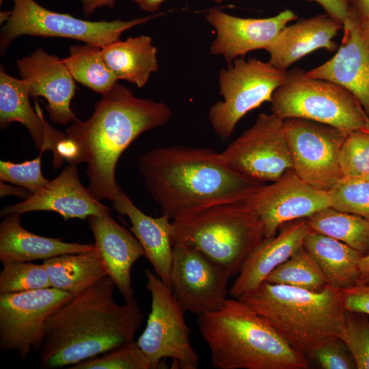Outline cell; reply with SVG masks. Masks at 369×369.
<instances>
[{"label":"cell","instance_id":"5b68a950","mask_svg":"<svg viewBox=\"0 0 369 369\" xmlns=\"http://www.w3.org/2000/svg\"><path fill=\"white\" fill-rule=\"evenodd\" d=\"M239 299L308 358L324 343L340 339L345 322L341 291L329 285L311 291L264 282Z\"/></svg>","mask_w":369,"mask_h":369},{"label":"cell","instance_id":"b9f144b4","mask_svg":"<svg viewBox=\"0 0 369 369\" xmlns=\"http://www.w3.org/2000/svg\"><path fill=\"white\" fill-rule=\"evenodd\" d=\"M83 3V11L86 17L90 16L96 9L108 6L110 8L114 7L115 0H81Z\"/></svg>","mask_w":369,"mask_h":369},{"label":"cell","instance_id":"7402d4cb","mask_svg":"<svg viewBox=\"0 0 369 369\" xmlns=\"http://www.w3.org/2000/svg\"><path fill=\"white\" fill-rule=\"evenodd\" d=\"M343 24L327 14L298 20L286 26L265 49L269 62L276 68L287 70L295 62L319 49L328 52L338 49L333 40Z\"/></svg>","mask_w":369,"mask_h":369},{"label":"cell","instance_id":"277c9868","mask_svg":"<svg viewBox=\"0 0 369 369\" xmlns=\"http://www.w3.org/2000/svg\"><path fill=\"white\" fill-rule=\"evenodd\" d=\"M197 327L217 369H307L308 358L249 305L227 299L217 310L198 316Z\"/></svg>","mask_w":369,"mask_h":369},{"label":"cell","instance_id":"4fadbf2b","mask_svg":"<svg viewBox=\"0 0 369 369\" xmlns=\"http://www.w3.org/2000/svg\"><path fill=\"white\" fill-rule=\"evenodd\" d=\"M73 295L53 287L0 295V348L22 361L39 351L46 320Z\"/></svg>","mask_w":369,"mask_h":369},{"label":"cell","instance_id":"484cf974","mask_svg":"<svg viewBox=\"0 0 369 369\" xmlns=\"http://www.w3.org/2000/svg\"><path fill=\"white\" fill-rule=\"evenodd\" d=\"M105 64L119 79L144 87L158 68L157 49L146 35L118 40L101 48Z\"/></svg>","mask_w":369,"mask_h":369},{"label":"cell","instance_id":"3957f363","mask_svg":"<svg viewBox=\"0 0 369 369\" xmlns=\"http://www.w3.org/2000/svg\"><path fill=\"white\" fill-rule=\"evenodd\" d=\"M146 188L163 215L174 220L210 206L240 199L262 184L230 168L220 152L202 147H159L138 159Z\"/></svg>","mask_w":369,"mask_h":369},{"label":"cell","instance_id":"f35d334b","mask_svg":"<svg viewBox=\"0 0 369 369\" xmlns=\"http://www.w3.org/2000/svg\"><path fill=\"white\" fill-rule=\"evenodd\" d=\"M346 311L369 315V284H359L340 290Z\"/></svg>","mask_w":369,"mask_h":369},{"label":"cell","instance_id":"8fae6325","mask_svg":"<svg viewBox=\"0 0 369 369\" xmlns=\"http://www.w3.org/2000/svg\"><path fill=\"white\" fill-rule=\"evenodd\" d=\"M283 124L296 175L316 189L331 190L342 178L339 155L348 133L298 118L285 119Z\"/></svg>","mask_w":369,"mask_h":369},{"label":"cell","instance_id":"8d00e7d4","mask_svg":"<svg viewBox=\"0 0 369 369\" xmlns=\"http://www.w3.org/2000/svg\"><path fill=\"white\" fill-rule=\"evenodd\" d=\"M23 163H15L9 161H0V181L8 182L22 187L32 195L38 192L49 182L42 169V154Z\"/></svg>","mask_w":369,"mask_h":369},{"label":"cell","instance_id":"e0dca14e","mask_svg":"<svg viewBox=\"0 0 369 369\" xmlns=\"http://www.w3.org/2000/svg\"><path fill=\"white\" fill-rule=\"evenodd\" d=\"M16 64L30 96L46 100V109L52 122L66 125L78 119L70 109L76 90L74 79L62 59L39 48L18 59Z\"/></svg>","mask_w":369,"mask_h":369},{"label":"cell","instance_id":"8992f818","mask_svg":"<svg viewBox=\"0 0 369 369\" xmlns=\"http://www.w3.org/2000/svg\"><path fill=\"white\" fill-rule=\"evenodd\" d=\"M171 237L172 243L191 245L233 277L264 238V232L257 215L237 200L172 220Z\"/></svg>","mask_w":369,"mask_h":369},{"label":"cell","instance_id":"44dd1931","mask_svg":"<svg viewBox=\"0 0 369 369\" xmlns=\"http://www.w3.org/2000/svg\"><path fill=\"white\" fill-rule=\"evenodd\" d=\"M89 226L108 271V275L125 301L135 297L131 271L145 256L133 234L118 223L109 211L88 217Z\"/></svg>","mask_w":369,"mask_h":369},{"label":"cell","instance_id":"7dc6e473","mask_svg":"<svg viewBox=\"0 0 369 369\" xmlns=\"http://www.w3.org/2000/svg\"><path fill=\"white\" fill-rule=\"evenodd\" d=\"M11 14V11H5L1 12V23L6 22L9 18Z\"/></svg>","mask_w":369,"mask_h":369},{"label":"cell","instance_id":"d6986e66","mask_svg":"<svg viewBox=\"0 0 369 369\" xmlns=\"http://www.w3.org/2000/svg\"><path fill=\"white\" fill-rule=\"evenodd\" d=\"M343 30L341 44L336 54L306 74L346 89L357 99L369 118V53L351 10Z\"/></svg>","mask_w":369,"mask_h":369},{"label":"cell","instance_id":"7bdbcfd3","mask_svg":"<svg viewBox=\"0 0 369 369\" xmlns=\"http://www.w3.org/2000/svg\"><path fill=\"white\" fill-rule=\"evenodd\" d=\"M351 10L359 17L369 20V0H349Z\"/></svg>","mask_w":369,"mask_h":369},{"label":"cell","instance_id":"ac0fdd59","mask_svg":"<svg viewBox=\"0 0 369 369\" xmlns=\"http://www.w3.org/2000/svg\"><path fill=\"white\" fill-rule=\"evenodd\" d=\"M53 211L65 220L85 218L100 215L109 208L95 199L80 181L77 165L69 164L45 187L23 202L5 206L1 217L13 213L20 215L33 211Z\"/></svg>","mask_w":369,"mask_h":369},{"label":"cell","instance_id":"d6a6232c","mask_svg":"<svg viewBox=\"0 0 369 369\" xmlns=\"http://www.w3.org/2000/svg\"><path fill=\"white\" fill-rule=\"evenodd\" d=\"M83 360L70 369H152L137 341L131 340L111 351Z\"/></svg>","mask_w":369,"mask_h":369},{"label":"cell","instance_id":"9c48e42d","mask_svg":"<svg viewBox=\"0 0 369 369\" xmlns=\"http://www.w3.org/2000/svg\"><path fill=\"white\" fill-rule=\"evenodd\" d=\"M286 70L256 58L235 59L219 72V93L223 100L209 109L208 119L221 138L233 133L238 121L264 102H270L275 91L284 83Z\"/></svg>","mask_w":369,"mask_h":369},{"label":"cell","instance_id":"c3c4849f","mask_svg":"<svg viewBox=\"0 0 369 369\" xmlns=\"http://www.w3.org/2000/svg\"><path fill=\"white\" fill-rule=\"evenodd\" d=\"M362 178L369 182V171Z\"/></svg>","mask_w":369,"mask_h":369},{"label":"cell","instance_id":"ffe728a7","mask_svg":"<svg viewBox=\"0 0 369 369\" xmlns=\"http://www.w3.org/2000/svg\"><path fill=\"white\" fill-rule=\"evenodd\" d=\"M312 230L305 218L282 225L279 232L264 238L249 256L229 293L239 299L256 290L268 275L303 245V240Z\"/></svg>","mask_w":369,"mask_h":369},{"label":"cell","instance_id":"ee69618b","mask_svg":"<svg viewBox=\"0 0 369 369\" xmlns=\"http://www.w3.org/2000/svg\"><path fill=\"white\" fill-rule=\"evenodd\" d=\"M359 277L357 284H369V254L363 256L359 264Z\"/></svg>","mask_w":369,"mask_h":369},{"label":"cell","instance_id":"83f0119b","mask_svg":"<svg viewBox=\"0 0 369 369\" xmlns=\"http://www.w3.org/2000/svg\"><path fill=\"white\" fill-rule=\"evenodd\" d=\"M29 92L25 81L0 71V126L5 130L12 122H18L29 131L36 148L45 151L44 125L30 105Z\"/></svg>","mask_w":369,"mask_h":369},{"label":"cell","instance_id":"74e56055","mask_svg":"<svg viewBox=\"0 0 369 369\" xmlns=\"http://www.w3.org/2000/svg\"><path fill=\"white\" fill-rule=\"evenodd\" d=\"M312 358L316 359L324 369L357 368L351 353L339 338L329 340L320 346L314 352Z\"/></svg>","mask_w":369,"mask_h":369},{"label":"cell","instance_id":"f6af8a7d","mask_svg":"<svg viewBox=\"0 0 369 369\" xmlns=\"http://www.w3.org/2000/svg\"><path fill=\"white\" fill-rule=\"evenodd\" d=\"M139 7L149 12H156L165 0H134Z\"/></svg>","mask_w":369,"mask_h":369},{"label":"cell","instance_id":"9a60e30c","mask_svg":"<svg viewBox=\"0 0 369 369\" xmlns=\"http://www.w3.org/2000/svg\"><path fill=\"white\" fill-rule=\"evenodd\" d=\"M238 200L251 208L261 221L264 238L275 236L286 223L307 218L331 206L327 192L302 181L292 169L269 184H258Z\"/></svg>","mask_w":369,"mask_h":369},{"label":"cell","instance_id":"f907efd6","mask_svg":"<svg viewBox=\"0 0 369 369\" xmlns=\"http://www.w3.org/2000/svg\"><path fill=\"white\" fill-rule=\"evenodd\" d=\"M213 1L217 3H221L223 2L226 0H213Z\"/></svg>","mask_w":369,"mask_h":369},{"label":"cell","instance_id":"2e32d148","mask_svg":"<svg viewBox=\"0 0 369 369\" xmlns=\"http://www.w3.org/2000/svg\"><path fill=\"white\" fill-rule=\"evenodd\" d=\"M298 16L285 10L264 18H241L211 8L206 19L216 31L210 47L212 55H221L227 63L257 49H266L287 25Z\"/></svg>","mask_w":369,"mask_h":369},{"label":"cell","instance_id":"d4e9b609","mask_svg":"<svg viewBox=\"0 0 369 369\" xmlns=\"http://www.w3.org/2000/svg\"><path fill=\"white\" fill-rule=\"evenodd\" d=\"M303 247L314 258L327 284L339 290L357 284L363 255L345 243L311 230Z\"/></svg>","mask_w":369,"mask_h":369},{"label":"cell","instance_id":"52a82bcc","mask_svg":"<svg viewBox=\"0 0 369 369\" xmlns=\"http://www.w3.org/2000/svg\"><path fill=\"white\" fill-rule=\"evenodd\" d=\"M270 102L271 112L283 120L306 119L348 133L366 128L368 116L349 91L334 82L310 77L299 67L286 70Z\"/></svg>","mask_w":369,"mask_h":369},{"label":"cell","instance_id":"d590c367","mask_svg":"<svg viewBox=\"0 0 369 369\" xmlns=\"http://www.w3.org/2000/svg\"><path fill=\"white\" fill-rule=\"evenodd\" d=\"M368 316L364 313L346 311L344 327L340 336L351 353L357 369H369Z\"/></svg>","mask_w":369,"mask_h":369},{"label":"cell","instance_id":"ab89813d","mask_svg":"<svg viewBox=\"0 0 369 369\" xmlns=\"http://www.w3.org/2000/svg\"><path fill=\"white\" fill-rule=\"evenodd\" d=\"M318 3L332 18L344 24L349 17L351 6L349 0H307Z\"/></svg>","mask_w":369,"mask_h":369},{"label":"cell","instance_id":"f546056e","mask_svg":"<svg viewBox=\"0 0 369 369\" xmlns=\"http://www.w3.org/2000/svg\"><path fill=\"white\" fill-rule=\"evenodd\" d=\"M62 61L74 80L101 96L118 83V79L105 64L98 46L88 44L71 46L69 56Z\"/></svg>","mask_w":369,"mask_h":369},{"label":"cell","instance_id":"bcb514c9","mask_svg":"<svg viewBox=\"0 0 369 369\" xmlns=\"http://www.w3.org/2000/svg\"><path fill=\"white\" fill-rule=\"evenodd\" d=\"M353 13L355 14L360 33L369 53V20L361 18Z\"/></svg>","mask_w":369,"mask_h":369},{"label":"cell","instance_id":"f1b7e54d","mask_svg":"<svg viewBox=\"0 0 369 369\" xmlns=\"http://www.w3.org/2000/svg\"><path fill=\"white\" fill-rule=\"evenodd\" d=\"M305 219L312 230L345 243L364 256L369 254V220L331 206Z\"/></svg>","mask_w":369,"mask_h":369},{"label":"cell","instance_id":"1f68e13d","mask_svg":"<svg viewBox=\"0 0 369 369\" xmlns=\"http://www.w3.org/2000/svg\"><path fill=\"white\" fill-rule=\"evenodd\" d=\"M0 295L50 288L49 276L44 264L31 262L2 261Z\"/></svg>","mask_w":369,"mask_h":369},{"label":"cell","instance_id":"5bb4252c","mask_svg":"<svg viewBox=\"0 0 369 369\" xmlns=\"http://www.w3.org/2000/svg\"><path fill=\"white\" fill-rule=\"evenodd\" d=\"M231 277L191 245L173 242L171 289L185 312L198 316L219 309L227 299Z\"/></svg>","mask_w":369,"mask_h":369},{"label":"cell","instance_id":"6da1fadb","mask_svg":"<svg viewBox=\"0 0 369 369\" xmlns=\"http://www.w3.org/2000/svg\"><path fill=\"white\" fill-rule=\"evenodd\" d=\"M106 276L75 295L46 322L40 367L72 366L133 340L144 316L135 298L118 304Z\"/></svg>","mask_w":369,"mask_h":369},{"label":"cell","instance_id":"4316f807","mask_svg":"<svg viewBox=\"0 0 369 369\" xmlns=\"http://www.w3.org/2000/svg\"><path fill=\"white\" fill-rule=\"evenodd\" d=\"M51 286L75 295L106 276L108 271L98 248L44 260Z\"/></svg>","mask_w":369,"mask_h":369},{"label":"cell","instance_id":"30bf717a","mask_svg":"<svg viewBox=\"0 0 369 369\" xmlns=\"http://www.w3.org/2000/svg\"><path fill=\"white\" fill-rule=\"evenodd\" d=\"M146 289L151 295V310L145 329L137 340L148 357L152 369L170 358L177 366L196 369L198 356L190 342L189 329L183 310L172 289L147 269Z\"/></svg>","mask_w":369,"mask_h":369},{"label":"cell","instance_id":"e575fe53","mask_svg":"<svg viewBox=\"0 0 369 369\" xmlns=\"http://www.w3.org/2000/svg\"><path fill=\"white\" fill-rule=\"evenodd\" d=\"M342 178H362L369 171V130L349 133L339 155Z\"/></svg>","mask_w":369,"mask_h":369},{"label":"cell","instance_id":"7c38bea8","mask_svg":"<svg viewBox=\"0 0 369 369\" xmlns=\"http://www.w3.org/2000/svg\"><path fill=\"white\" fill-rule=\"evenodd\" d=\"M284 120L273 113H261L254 124L220 152L226 164L249 180L274 182L292 162L284 130Z\"/></svg>","mask_w":369,"mask_h":369},{"label":"cell","instance_id":"7a4b0ae2","mask_svg":"<svg viewBox=\"0 0 369 369\" xmlns=\"http://www.w3.org/2000/svg\"><path fill=\"white\" fill-rule=\"evenodd\" d=\"M172 114L167 105L137 98L117 83L96 102L88 120L72 122L66 135L77 152L70 164H87V189L95 199H116L121 189L115 174L121 154L141 134L167 123Z\"/></svg>","mask_w":369,"mask_h":369},{"label":"cell","instance_id":"4dcf8cb0","mask_svg":"<svg viewBox=\"0 0 369 369\" xmlns=\"http://www.w3.org/2000/svg\"><path fill=\"white\" fill-rule=\"evenodd\" d=\"M264 282L311 291H320L328 285L316 260L303 245L274 269Z\"/></svg>","mask_w":369,"mask_h":369},{"label":"cell","instance_id":"816d5d0a","mask_svg":"<svg viewBox=\"0 0 369 369\" xmlns=\"http://www.w3.org/2000/svg\"><path fill=\"white\" fill-rule=\"evenodd\" d=\"M3 0H0V3H1L3 2Z\"/></svg>","mask_w":369,"mask_h":369},{"label":"cell","instance_id":"ba28073f","mask_svg":"<svg viewBox=\"0 0 369 369\" xmlns=\"http://www.w3.org/2000/svg\"><path fill=\"white\" fill-rule=\"evenodd\" d=\"M13 1L14 8L1 31V55L14 39L24 35L72 38L103 48L120 40L128 29L161 15L154 14L128 21H90L49 10L34 0Z\"/></svg>","mask_w":369,"mask_h":369},{"label":"cell","instance_id":"cb8c5ba5","mask_svg":"<svg viewBox=\"0 0 369 369\" xmlns=\"http://www.w3.org/2000/svg\"><path fill=\"white\" fill-rule=\"evenodd\" d=\"M20 214L4 217L0 223L1 261L31 262L46 260L65 254L95 249V244L67 243L29 232L20 223Z\"/></svg>","mask_w":369,"mask_h":369},{"label":"cell","instance_id":"60d3db41","mask_svg":"<svg viewBox=\"0 0 369 369\" xmlns=\"http://www.w3.org/2000/svg\"><path fill=\"white\" fill-rule=\"evenodd\" d=\"M32 194L26 189L20 186L7 184L3 181L0 182V197L15 195L25 200L29 198Z\"/></svg>","mask_w":369,"mask_h":369},{"label":"cell","instance_id":"836d02e7","mask_svg":"<svg viewBox=\"0 0 369 369\" xmlns=\"http://www.w3.org/2000/svg\"><path fill=\"white\" fill-rule=\"evenodd\" d=\"M327 193L333 208L369 220V182L342 178Z\"/></svg>","mask_w":369,"mask_h":369},{"label":"cell","instance_id":"681fc988","mask_svg":"<svg viewBox=\"0 0 369 369\" xmlns=\"http://www.w3.org/2000/svg\"><path fill=\"white\" fill-rule=\"evenodd\" d=\"M366 128L369 130V118L366 119Z\"/></svg>","mask_w":369,"mask_h":369},{"label":"cell","instance_id":"603a6c76","mask_svg":"<svg viewBox=\"0 0 369 369\" xmlns=\"http://www.w3.org/2000/svg\"><path fill=\"white\" fill-rule=\"evenodd\" d=\"M112 204L118 213L128 217L131 230L140 243L154 273L171 288L173 253L171 219L165 215L153 217L145 214L122 190Z\"/></svg>","mask_w":369,"mask_h":369}]
</instances>
